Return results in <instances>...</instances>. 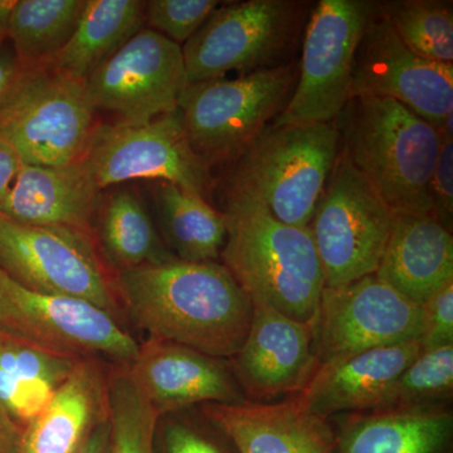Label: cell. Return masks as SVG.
Segmentation results:
<instances>
[{
    "mask_svg": "<svg viewBox=\"0 0 453 453\" xmlns=\"http://www.w3.org/2000/svg\"><path fill=\"white\" fill-rule=\"evenodd\" d=\"M88 0H17L8 38L23 70L50 67L73 37Z\"/></svg>",
    "mask_w": 453,
    "mask_h": 453,
    "instance_id": "28",
    "label": "cell"
},
{
    "mask_svg": "<svg viewBox=\"0 0 453 453\" xmlns=\"http://www.w3.org/2000/svg\"><path fill=\"white\" fill-rule=\"evenodd\" d=\"M3 333H4V332H2V330H0V335H2Z\"/></svg>",
    "mask_w": 453,
    "mask_h": 453,
    "instance_id": "41",
    "label": "cell"
},
{
    "mask_svg": "<svg viewBox=\"0 0 453 453\" xmlns=\"http://www.w3.org/2000/svg\"><path fill=\"white\" fill-rule=\"evenodd\" d=\"M342 119V153L395 216H431L429 186L441 129L390 98H350Z\"/></svg>",
    "mask_w": 453,
    "mask_h": 453,
    "instance_id": "3",
    "label": "cell"
},
{
    "mask_svg": "<svg viewBox=\"0 0 453 453\" xmlns=\"http://www.w3.org/2000/svg\"><path fill=\"white\" fill-rule=\"evenodd\" d=\"M395 214L340 151L308 228L326 288L374 275L392 232Z\"/></svg>",
    "mask_w": 453,
    "mask_h": 453,
    "instance_id": "9",
    "label": "cell"
},
{
    "mask_svg": "<svg viewBox=\"0 0 453 453\" xmlns=\"http://www.w3.org/2000/svg\"><path fill=\"white\" fill-rule=\"evenodd\" d=\"M375 8L365 0L319 2L303 38L296 85L273 127L338 120L350 101L354 58Z\"/></svg>",
    "mask_w": 453,
    "mask_h": 453,
    "instance_id": "10",
    "label": "cell"
},
{
    "mask_svg": "<svg viewBox=\"0 0 453 453\" xmlns=\"http://www.w3.org/2000/svg\"><path fill=\"white\" fill-rule=\"evenodd\" d=\"M357 96L390 98L442 129L453 116V65L411 50L377 7L354 58L350 98Z\"/></svg>",
    "mask_w": 453,
    "mask_h": 453,
    "instance_id": "15",
    "label": "cell"
},
{
    "mask_svg": "<svg viewBox=\"0 0 453 453\" xmlns=\"http://www.w3.org/2000/svg\"><path fill=\"white\" fill-rule=\"evenodd\" d=\"M85 82L52 67L23 70L0 105V142L27 165L81 162L98 122Z\"/></svg>",
    "mask_w": 453,
    "mask_h": 453,
    "instance_id": "6",
    "label": "cell"
},
{
    "mask_svg": "<svg viewBox=\"0 0 453 453\" xmlns=\"http://www.w3.org/2000/svg\"><path fill=\"white\" fill-rule=\"evenodd\" d=\"M0 330L71 359H109L129 365L136 340L119 318L89 301L32 291L0 268Z\"/></svg>",
    "mask_w": 453,
    "mask_h": 453,
    "instance_id": "7",
    "label": "cell"
},
{
    "mask_svg": "<svg viewBox=\"0 0 453 453\" xmlns=\"http://www.w3.org/2000/svg\"><path fill=\"white\" fill-rule=\"evenodd\" d=\"M380 8L411 50L431 61L452 64V2L398 0Z\"/></svg>",
    "mask_w": 453,
    "mask_h": 453,
    "instance_id": "31",
    "label": "cell"
},
{
    "mask_svg": "<svg viewBox=\"0 0 453 453\" xmlns=\"http://www.w3.org/2000/svg\"><path fill=\"white\" fill-rule=\"evenodd\" d=\"M23 163L13 149L0 142V208L5 202Z\"/></svg>",
    "mask_w": 453,
    "mask_h": 453,
    "instance_id": "36",
    "label": "cell"
},
{
    "mask_svg": "<svg viewBox=\"0 0 453 453\" xmlns=\"http://www.w3.org/2000/svg\"><path fill=\"white\" fill-rule=\"evenodd\" d=\"M442 142H441L440 155L431 186H429V198H431V217L438 220L441 225L452 231L453 226V138L452 118L446 121L445 127L441 129Z\"/></svg>",
    "mask_w": 453,
    "mask_h": 453,
    "instance_id": "33",
    "label": "cell"
},
{
    "mask_svg": "<svg viewBox=\"0 0 453 453\" xmlns=\"http://www.w3.org/2000/svg\"><path fill=\"white\" fill-rule=\"evenodd\" d=\"M92 235L113 275L177 258L164 242L144 199L125 184L101 193Z\"/></svg>",
    "mask_w": 453,
    "mask_h": 453,
    "instance_id": "24",
    "label": "cell"
},
{
    "mask_svg": "<svg viewBox=\"0 0 453 453\" xmlns=\"http://www.w3.org/2000/svg\"><path fill=\"white\" fill-rule=\"evenodd\" d=\"M334 453H453V410L366 411L330 418Z\"/></svg>",
    "mask_w": 453,
    "mask_h": 453,
    "instance_id": "23",
    "label": "cell"
},
{
    "mask_svg": "<svg viewBox=\"0 0 453 453\" xmlns=\"http://www.w3.org/2000/svg\"><path fill=\"white\" fill-rule=\"evenodd\" d=\"M113 279L120 303L149 339L226 360L242 347L252 301L219 262L174 258Z\"/></svg>",
    "mask_w": 453,
    "mask_h": 453,
    "instance_id": "1",
    "label": "cell"
},
{
    "mask_svg": "<svg viewBox=\"0 0 453 453\" xmlns=\"http://www.w3.org/2000/svg\"><path fill=\"white\" fill-rule=\"evenodd\" d=\"M151 201L157 229L175 257L188 262L220 257L226 237L225 214L168 181H154Z\"/></svg>",
    "mask_w": 453,
    "mask_h": 453,
    "instance_id": "27",
    "label": "cell"
},
{
    "mask_svg": "<svg viewBox=\"0 0 453 453\" xmlns=\"http://www.w3.org/2000/svg\"><path fill=\"white\" fill-rule=\"evenodd\" d=\"M163 453H226L213 438L177 413L160 417Z\"/></svg>",
    "mask_w": 453,
    "mask_h": 453,
    "instance_id": "35",
    "label": "cell"
},
{
    "mask_svg": "<svg viewBox=\"0 0 453 453\" xmlns=\"http://www.w3.org/2000/svg\"><path fill=\"white\" fill-rule=\"evenodd\" d=\"M252 319L232 371L247 401L271 402L294 396L312 377L318 362L311 324L292 320L261 299H251Z\"/></svg>",
    "mask_w": 453,
    "mask_h": 453,
    "instance_id": "16",
    "label": "cell"
},
{
    "mask_svg": "<svg viewBox=\"0 0 453 453\" xmlns=\"http://www.w3.org/2000/svg\"><path fill=\"white\" fill-rule=\"evenodd\" d=\"M296 81L297 68L281 65L189 83L179 111L193 150L210 166L237 159L285 109Z\"/></svg>",
    "mask_w": 453,
    "mask_h": 453,
    "instance_id": "5",
    "label": "cell"
},
{
    "mask_svg": "<svg viewBox=\"0 0 453 453\" xmlns=\"http://www.w3.org/2000/svg\"><path fill=\"white\" fill-rule=\"evenodd\" d=\"M422 309V350L453 345V281L428 297Z\"/></svg>",
    "mask_w": 453,
    "mask_h": 453,
    "instance_id": "34",
    "label": "cell"
},
{
    "mask_svg": "<svg viewBox=\"0 0 453 453\" xmlns=\"http://www.w3.org/2000/svg\"><path fill=\"white\" fill-rule=\"evenodd\" d=\"M101 189L85 160L27 165L18 172L0 216L31 226H58L92 234Z\"/></svg>",
    "mask_w": 453,
    "mask_h": 453,
    "instance_id": "20",
    "label": "cell"
},
{
    "mask_svg": "<svg viewBox=\"0 0 453 453\" xmlns=\"http://www.w3.org/2000/svg\"><path fill=\"white\" fill-rule=\"evenodd\" d=\"M22 73L23 68L18 64L16 57L11 58L0 56V105L7 98Z\"/></svg>",
    "mask_w": 453,
    "mask_h": 453,
    "instance_id": "38",
    "label": "cell"
},
{
    "mask_svg": "<svg viewBox=\"0 0 453 453\" xmlns=\"http://www.w3.org/2000/svg\"><path fill=\"white\" fill-rule=\"evenodd\" d=\"M110 453H155L160 416L146 399L127 365H115L109 374Z\"/></svg>",
    "mask_w": 453,
    "mask_h": 453,
    "instance_id": "30",
    "label": "cell"
},
{
    "mask_svg": "<svg viewBox=\"0 0 453 453\" xmlns=\"http://www.w3.org/2000/svg\"><path fill=\"white\" fill-rule=\"evenodd\" d=\"M453 401V345L422 350L395 381L375 411L447 410Z\"/></svg>",
    "mask_w": 453,
    "mask_h": 453,
    "instance_id": "29",
    "label": "cell"
},
{
    "mask_svg": "<svg viewBox=\"0 0 453 453\" xmlns=\"http://www.w3.org/2000/svg\"><path fill=\"white\" fill-rule=\"evenodd\" d=\"M0 268L32 291L89 301L118 318L113 273L94 235L58 226H31L0 216Z\"/></svg>",
    "mask_w": 453,
    "mask_h": 453,
    "instance_id": "8",
    "label": "cell"
},
{
    "mask_svg": "<svg viewBox=\"0 0 453 453\" xmlns=\"http://www.w3.org/2000/svg\"><path fill=\"white\" fill-rule=\"evenodd\" d=\"M77 360L0 335V405L25 428L50 403Z\"/></svg>",
    "mask_w": 453,
    "mask_h": 453,
    "instance_id": "25",
    "label": "cell"
},
{
    "mask_svg": "<svg viewBox=\"0 0 453 453\" xmlns=\"http://www.w3.org/2000/svg\"><path fill=\"white\" fill-rule=\"evenodd\" d=\"M203 416L222 432L237 453H334L330 419L301 410L294 399L202 404Z\"/></svg>",
    "mask_w": 453,
    "mask_h": 453,
    "instance_id": "19",
    "label": "cell"
},
{
    "mask_svg": "<svg viewBox=\"0 0 453 453\" xmlns=\"http://www.w3.org/2000/svg\"><path fill=\"white\" fill-rule=\"evenodd\" d=\"M219 4L217 0H150L145 2V27L180 46Z\"/></svg>",
    "mask_w": 453,
    "mask_h": 453,
    "instance_id": "32",
    "label": "cell"
},
{
    "mask_svg": "<svg viewBox=\"0 0 453 453\" xmlns=\"http://www.w3.org/2000/svg\"><path fill=\"white\" fill-rule=\"evenodd\" d=\"M22 428L0 405V453H20Z\"/></svg>",
    "mask_w": 453,
    "mask_h": 453,
    "instance_id": "37",
    "label": "cell"
},
{
    "mask_svg": "<svg viewBox=\"0 0 453 453\" xmlns=\"http://www.w3.org/2000/svg\"><path fill=\"white\" fill-rule=\"evenodd\" d=\"M423 309L375 275L325 286L311 323L318 365L371 349L419 340Z\"/></svg>",
    "mask_w": 453,
    "mask_h": 453,
    "instance_id": "14",
    "label": "cell"
},
{
    "mask_svg": "<svg viewBox=\"0 0 453 453\" xmlns=\"http://www.w3.org/2000/svg\"><path fill=\"white\" fill-rule=\"evenodd\" d=\"M422 353L419 340L371 349L318 365L308 384L290 396L301 410L320 418L380 407L395 381Z\"/></svg>",
    "mask_w": 453,
    "mask_h": 453,
    "instance_id": "18",
    "label": "cell"
},
{
    "mask_svg": "<svg viewBox=\"0 0 453 453\" xmlns=\"http://www.w3.org/2000/svg\"><path fill=\"white\" fill-rule=\"evenodd\" d=\"M301 7L290 0H249L219 7L183 50L188 83L277 67L294 43Z\"/></svg>",
    "mask_w": 453,
    "mask_h": 453,
    "instance_id": "12",
    "label": "cell"
},
{
    "mask_svg": "<svg viewBox=\"0 0 453 453\" xmlns=\"http://www.w3.org/2000/svg\"><path fill=\"white\" fill-rule=\"evenodd\" d=\"M127 366L160 417L196 404L247 401L228 360L177 342L148 339Z\"/></svg>",
    "mask_w": 453,
    "mask_h": 453,
    "instance_id": "17",
    "label": "cell"
},
{
    "mask_svg": "<svg viewBox=\"0 0 453 453\" xmlns=\"http://www.w3.org/2000/svg\"><path fill=\"white\" fill-rule=\"evenodd\" d=\"M142 0H88L67 46L53 70L71 79H86L145 27Z\"/></svg>",
    "mask_w": 453,
    "mask_h": 453,
    "instance_id": "26",
    "label": "cell"
},
{
    "mask_svg": "<svg viewBox=\"0 0 453 453\" xmlns=\"http://www.w3.org/2000/svg\"><path fill=\"white\" fill-rule=\"evenodd\" d=\"M17 0H0V46L8 38L9 22Z\"/></svg>",
    "mask_w": 453,
    "mask_h": 453,
    "instance_id": "40",
    "label": "cell"
},
{
    "mask_svg": "<svg viewBox=\"0 0 453 453\" xmlns=\"http://www.w3.org/2000/svg\"><path fill=\"white\" fill-rule=\"evenodd\" d=\"M188 85L181 46L146 27L85 81L95 112L133 125L177 111Z\"/></svg>",
    "mask_w": 453,
    "mask_h": 453,
    "instance_id": "13",
    "label": "cell"
},
{
    "mask_svg": "<svg viewBox=\"0 0 453 453\" xmlns=\"http://www.w3.org/2000/svg\"><path fill=\"white\" fill-rule=\"evenodd\" d=\"M334 122L265 130L240 157L229 192L256 199L277 220L306 228L340 154Z\"/></svg>",
    "mask_w": 453,
    "mask_h": 453,
    "instance_id": "4",
    "label": "cell"
},
{
    "mask_svg": "<svg viewBox=\"0 0 453 453\" xmlns=\"http://www.w3.org/2000/svg\"><path fill=\"white\" fill-rule=\"evenodd\" d=\"M374 275L422 306L434 292L453 281L452 231L431 216H395Z\"/></svg>",
    "mask_w": 453,
    "mask_h": 453,
    "instance_id": "22",
    "label": "cell"
},
{
    "mask_svg": "<svg viewBox=\"0 0 453 453\" xmlns=\"http://www.w3.org/2000/svg\"><path fill=\"white\" fill-rule=\"evenodd\" d=\"M220 257L250 299H261L300 323L314 320L325 288L323 267L308 226L277 220L246 195L229 192Z\"/></svg>",
    "mask_w": 453,
    "mask_h": 453,
    "instance_id": "2",
    "label": "cell"
},
{
    "mask_svg": "<svg viewBox=\"0 0 453 453\" xmlns=\"http://www.w3.org/2000/svg\"><path fill=\"white\" fill-rule=\"evenodd\" d=\"M110 449H111V426H110V419H107L92 431L77 453H110Z\"/></svg>",
    "mask_w": 453,
    "mask_h": 453,
    "instance_id": "39",
    "label": "cell"
},
{
    "mask_svg": "<svg viewBox=\"0 0 453 453\" xmlns=\"http://www.w3.org/2000/svg\"><path fill=\"white\" fill-rule=\"evenodd\" d=\"M101 192L129 181H168L207 201L214 187L211 166L188 142L181 113L144 124H97L83 157Z\"/></svg>",
    "mask_w": 453,
    "mask_h": 453,
    "instance_id": "11",
    "label": "cell"
},
{
    "mask_svg": "<svg viewBox=\"0 0 453 453\" xmlns=\"http://www.w3.org/2000/svg\"><path fill=\"white\" fill-rule=\"evenodd\" d=\"M109 374L104 360H77L47 407L22 429L20 453L79 452L109 419Z\"/></svg>",
    "mask_w": 453,
    "mask_h": 453,
    "instance_id": "21",
    "label": "cell"
}]
</instances>
